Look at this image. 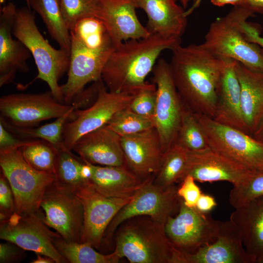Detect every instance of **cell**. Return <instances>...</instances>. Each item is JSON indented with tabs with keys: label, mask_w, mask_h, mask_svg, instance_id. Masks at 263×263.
<instances>
[{
	"label": "cell",
	"mask_w": 263,
	"mask_h": 263,
	"mask_svg": "<svg viewBox=\"0 0 263 263\" xmlns=\"http://www.w3.org/2000/svg\"><path fill=\"white\" fill-rule=\"evenodd\" d=\"M172 52L169 67L184 106L194 113L213 119L224 59L213 55L201 44H179Z\"/></svg>",
	"instance_id": "cell-1"
},
{
	"label": "cell",
	"mask_w": 263,
	"mask_h": 263,
	"mask_svg": "<svg viewBox=\"0 0 263 263\" xmlns=\"http://www.w3.org/2000/svg\"><path fill=\"white\" fill-rule=\"evenodd\" d=\"M70 33L68 78L61 89L64 103L71 105L87 84L101 79L104 66L115 47L103 23L96 17L80 19Z\"/></svg>",
	"instance_id": "cell-2"
},
{
	"label": "cell",
	"mask_w": 263,
	"mask_h": 263,
	"mask_svg": "<svg viewBox=\"0 0 263 263\" xmlns=\"http://www.w3.org/2000/svg\"><path fill=\"white\" fill-rule=\"evenodd\" d=\"M181 38H166L150 34L140 39H131L115 47L103 69L101 79L108 91L135 93L147 84L161 53L172 50Z\"/></svg>",
	"instance_id": "cell-3"
},
{
	"label": "cell",
	"mask_w": 263,
	"mask_h": 263,
	"mask_svg": "<svg viewBox=\"0 0 263 263\" xmlns=\"http://www.w3.org/2000/svg\"><path fill=\"white\" fill-rule=\"evenodd\" d=\"M164 225L149 216L125 220L114 233V251L131 263H171L175 248L166 236Z\"/></svg>",
	"instance_id": "cell-4"
},
{
	"label": "cell",
	"mask_w": 263,
	"mask_h": 263,
	"mask_svg": "<svg viewBox=\"0 0 263 263\" xmlns=\"http://www.w3.org/2000/svg\"><path fill=\"white\" fill-rule=\"evenodd\" d=\"M254 15L243 6H234L226 16L211 23L201 44L218 57L231 59L251 70L263 72L261 49L246 39L243 28L244 23Z\"/></svg>",
	"instance_id": "cell-5"
},
{
	"label": "cell",
	"mask_w": 263,
	"mask_h": 263,
	"mask_svg": "<svg viewBox=\"0 0 263 263\" xmlns=\"http://www.w3.org/2000/svg\"><path fill=\"white\" fill-rule=\"evenodd\" d=\"M13 35L27 48L34 59L38 74L34 80L45 82L55 98L64 103L58 81L68 72L70 54L60 48L55 49L44 38L29 7L17 8Z\"/></svg>",
	"instance_id": "cell-6"
},
{
	"label": "cell",
	"mask_w": 263,
	"mask_h": 263,
	"mask_svg": "<svg viewBox=\"0 0 263 263\" xmlns=\"http://www.w3.org/2000/svg\"><path fill=\"white\" fill-rule=\"evenodd\" d=\"M0 166L13 193L15 212L22 216L38 212L54 174L32 167L19 148L0 151Z\"/></svg>",
	"instance_id": "cell-7"
},
{
	"label": "cell",
	"mask_w": 263,
	"mask_h": 263,
	"mask_svg": "<svg viewBox=\"0 0 263 263\" xmlns=\"http://www.w3.org/2000/svg\"><path fill=\"white\" fill-rule=\"evenodd\" d=\"M194 114L211 149L251 170H263V143L239 129L202 114Z\"/></svg>",
	"instance_id": "cell-8"
},
{
	"label": "cell",
	"mask_w": 263,
	"mask_h": 263,
	"mask_svg": "<svg viewBox=\"0 0 263 263\" xmlns=\"http://www.w3.org/2000/svg\"><path fill=\"white\" fill-rule=\"evenodd\" d=\"M152 178L133 196L131 201L116 214L107 228L103 244L109 243L119 225L125 220L137 216H149L165 224L168 219L178 213L180 199L175 185L163 188Z\"/></svg>",
	"instance_id": "cell-9"
},
{
	"label": "cell",
	"mask_w": 263,
	"mask_h": 263,
	"mask_svg": "<svg viewBox=\"0 0 263 263\" xmlns=\"http://www.w3.org/2000/svg\"><path fill=\"white\" fill-rule=\"evenodd\" d=\"M136 92H112L103 83L94 103L87 108L75 110L72 119L65 123L60 149L72 151L81 137L106 125L117 112L128 107Z\"/></svg>",
	"instance_id": "cell-10"
},
{
	"label": "cell",
	"mask_w": 263,
	"mask_h": 263,
	"mask_svg": "<svg viewBox=\"0 0 263 263\" xmlns=\"http://www.w3.org/2000/svg\"><path fill=\"white\" fill-rule=\"evenodd\" d=\"M156 99L153 121L164 153L176 142L184 105L176 89L169 63L156 62L152 71Z\"/></svg>",
	"instance_id": "cell-11"
},
{
	"label": "cell",
	"mask_w": 263,
	"mask_h": 263,
	"mask_svg": "<svg viewBox=\"0 0 263 263\" xmlns=\"http://www.w3.org/2000/svg\"><path fill=\"white\" fill-rule=\"evenodd\" d=\"M75 107L57 100L50 91L36 94H11L0 98V119L14 126L35 127L57 118Z\"/></svg>",
	"instance_id": "cell-12"
},
{
	"label": "cell",
	"mask_w": 263,
	"mask_h": 263,
	"mask_svg": "<svg viewBox=\"0 0 263 263\" xmlns=\"http://www.w3.org/2000/svg\"><path fill=\"white\" fill-rule=\"evenodd\" d=\"M166 236L177 250L193 253L215 242L219 235V221L209 212L186 206L180 199L179 211L169 217L164 225Z\"/></svg>",
	"instance_id": "cell-13"
},
{
	"label": "cell",
	"mask_w": 263,
	"mask_h": 263,
	"mask_svg": "<svg viewBox=\"0 0 263 263\" xmlns=\"http://www.w3.org/2000/svg\"><path fill=\"white\" fill-rule=\"evenodd\" d=\"M44 217L39 210L24 216L15 212L8 220L0 223V238L25 250L50 257L56 263H69L54 244L55 239L60 235L49 229Z\"/></svg>",
	"instance_id": "cell-14"
},
{
	"label": "cell",
	"mask_w": 263,
	"mask_h": 263,
	"mask_svg": "<svg viewBox=\"0 0 263 263\" xmlns=\"http://www.w3.org/2000/svg\"><path fill=\"white\" fill-rule=\"evenodd\" d=\"M44 220L64 240L80 243L84 225L82 204L74 192L56 187L47 189L40 204Z\"/></svg>",
	"instance_id": "cell-15"
},
{
	"label": "cell",
	"mask_w": 263,
	"mask_h": 263,
	"mask_svg": "<svg viewBox=\"0 0 263 263\" xmlns=\"http://www.w3.org/2000/svg\"><path fill=\"white\" fill-rule=\"evenodd\" d=\"M75 194L84 209V225L80 243L99 249L103 244L108 225L133 196L128 198L106 197L98 192L90 182L81 186Z\"/></svg>",
	"instance_id": "cell-16"
},
{
	"label": "cell",
	"mask_w": 263,
	"mask_h": 263,
	"mask_svg": "<svg viewBox=\"0 0 263 263\" xmlns=\"http://www.w3.org/2000/svg\"><path fill=\"white\" fill-rule=\"evenodd\" d=\"M217 239L193 253L175 248L171 263H252L239 232L230 220L219 221Z\"/></svg>",
	"instance_id": "cell-17"
},
{
	"label": "cell",
	"mask_w": 263,
	"mask_h": 263,
	"mask_svg": "<svg viewBox=\"0 0 263 263\" xmlns=\"http://www.w3.org/2000/svg\"><path fill=\"white\" fill-rule=\"evenodd\" d=\"M188 151V159L185 177L190 175L195 181H226L236 187L245 183L256 171L249 169L209 147L200 151Z\"/></svg>",
	"instance_id": "cell-18"
},
{
	"label": "cell",
	"mask_w": 263,
	"mask_h": 263,
	"mask_svg": "<svg viewBox=\"0 0 263 263\" xmlns=\"http://www.w3.org/2000/svg\"><path fill=\"white\" fill-rule=\"evenodd\" d=\"M121 145L127 167L143 180L155 176L165 153L155 127L121 137Z\"/></svg>",
	"instance_id": "cell-19"
},
{
	"label": "cell",
	"mask_w": 263,
	"mask_h": 263,
	"mask_svg": "<svg viewBox=\"0 0 263 263\" xmlns=\"http://www.w3.org/2000/svg\"><path fill=\"white\" fill-rule=\"evenodd\" d=\"M17 8L12 2L0 8V87L14 80L17 72L29 70L27 60L31 54L20 40L13 38V26Z\"/></svg>",
	"instance_id": "cell-20"
},
{
	"label": "cell",
	"mask_w": 263,
	"mask_h": 263,
	"mask_svg": "<svg viewBox=\"0 0 263 263\" xmlns=\"http://www.w3.org/2000/svg\"><path fill=\"white\" fill-rule=\"evenodd\" d=\"M99 19L114 46L131 39H140L150 33L140 23L132 0H99Z\"/></svg>",
	"instance_id": "cell-21"
},
{
	"label": "cell",
	"mask_w": 263,
	"mask_h": 263,
	"mask_svg": "<svg viewBox=\"0 0 263 263\" xmlns=\"http://www.w3.org/2000/svg\"><path fill=\"white\" fill-rule=\"evenodd\" d=\"M72 151L76 153L82 161L93 165L127 167L121 137L106 125L81 137Z\"/></svg>",
	"instance_id": "cell-22"
},
{
	"label": "cell",
	"mask_w": 263,
	"mask_h": 263,
	"mask_svg": "<svg viewBox=\"0 0 263 263\" xmlns=\"http://www.w3.org/2000/svg\"><path fill=\"white\" fill-rule=\"evenodd\" d=\"M223 59L224 65L217 87V103L213 119L249 134L242 113L240 85L235 70L236 61Z\"/></svg>",
	"instance_id": "cell-23"
},
{
	"label": "cell",
	"mask_w": 263,
	"mask_h": 263,
	"mask_svg": "<svg viewBox=\"0 0 263 263\" xmlns=\"http://www.w3.org/2000/svg\"><path fill=\"white\" fill-rule=\"evenodd\" d=\"M177 0H132L136 8L147 15L150 34L166 38H180L187 26V16Z\"/></svg>",
	"instance_id": "cell-24"
},
{
	"label": "cell",
	"mask_w": 263,
	"mask_h": 263,
	"mask_svg": "<svg viewBox=\"0 0 263 263\" xmlns=\"http://www.w3.org/2000/svg\"><path fill=\"white\" fill-rule=\"evenodd\" d=\"M229 220L238 229L252 263H263V196L235 208Z\"/></svg>",
	"instance_id": "cell-25"
},
{
	"label": "cell",
	"mask_w": 263,
	"mask_h": 263,
	"mask_svg": "<svg viewBox=\"0 0 263 263\" xmlns=\"http://www.w3.org/2000/svg\"><path fill=\"white\" fill-rule=\"evenodd\" d=\"M92 166L93 173L90 183L98 192L108 197L128 198L132 197L155 177L143 180L125 166L93 164Z\"/></svg>",
	"instance_id": "cell-26"
},
{
	"label": "cell",
	"mask_w": 263,
	"mask_h": 263,
	"mask_svg": "<svg viewBox=\"0 0 263 263\" xmlns=\"http://www.w3.org/2000/svg\"><path fill=\"white\" fill-rule=\"evenodd\" d=\"M235 70L240 85L243 118L252 135L263 117V72L251 70L237 61Z\"/></svg>",
	"instance_id": "cell-27"
},
{
	"label": "cell",
	"mask_w": 263,
	"mask_h": 263,
	"mask_svg": "<svg viewBox=\"0 0 263 263\" xmlns=\"http://www.w3.org/2000/svg\"><path fill=\"white\" fill-rule=\"evenodd\" d=\"M28 7L40 16L51 38L70 54V30L63 18L60 0H28Z\"/></svg>",
	"instance_id": "cell-28"
},
{
	"label": "cell",
	"mask_w": 263,
	"mask_h": 263,
	"mask_svg": "<svg viewBox=\"0 0 263 263\" xmlns=\"http://www.w3.org/2000/svg\"><path fill=\"white\" fill-rule=\"evenodd\" d=\"M54 244L70 263H117L121 259L114 251L108 254H102L88 244L68 241L60 235L55 239Z\"/></svg>",
	"instance_id": "cell-29"
},
{
	"label": "cell",
	"mask_w": 263,
	"mask_h": 263,
	"mask_svg": "<svg viewBox=\"0 0 263 263\" xmlns=\"http://www.w3.org/2000/svg\"><path fill=\"white\" fill-rule=\"evenodd\" d=\"M82 162L80 158L73 154L72 151L58 149L54 173V185L60 189L75 193L81 186L88 183L84 182L79 175V167Z\"/></svg>",
	"instance_id": "cell-30"
},
{
	"label": "cell",
	"mask_w": 263,
	"mask_h": 263,
	"mask_svg": "<svg viewBox=\"0 0 263 263\" xmlns=\"http://www.w3.org/2000/svg\"><path fill=\"white\" fill-rule=\"evenodd\" d=\"M73 109L62 116L50 123L39 127H19L11 125L0 119L4 127L18 138L25 140L41 139L52 144L58 149H60L62 132L65 123L71 119Z\"/></svg>",
	"instance_id": "cell-31"
},
{
	"label": "cell",
	"mask_w": 263,
	"mask_h": 263,
	"mask_svg": "<svg viewBox=\"0 0 263 263\" xmlns=\"http://www.w3.org/2000/svg\"><path fill=\"white\" fill-rule=\"evenodd\" d=\"M188 159V151L174 144L165 154L160 169L154 183L163 188L174 185L185 176Z\"/></svg>",
	"instance_id": "cell-32"
},
{
	"label": "cell",
	"mask_w": 263,
	"mask_h": 263,
	"mask_svg": "<svg viewBox=\"0 0 263 263\" xmlns=\"http://www.w3.org/2000/svg\"><path fill=\"white\" fill-rule=\"evenodd\" d=\"M19 149L25 160L34 169L54 174L58 150L56 147L45 140L38 139L31 140Z\"/></svg>",
	"instance_id": "cell-33"
},
{
	"label": "cell",
	"mask_w": 263,
	"mask_h": 263,
	"mask_svg": "<svg viewBox=\"0 0 263 263\" xmlns=\"http://www.w3.org/2000/svg\"><path fill=\"white\" fill-rule=\"evenodd\" d=\"M175 143L191 151H200L209 147L194 113L185 106Z\"/></svg>",
	"instance_id": "cell-34"
},
{
	"label": "cell",
	"mask_w": 263,
	"mask_h": 263,
	"mask_svg": "<svg viewBox=\"0 0 263 263\" xmlns=\"http://www.w3.org/2000/svg\"><path fill=\"white\" fill-rule=\"evenodd\" d=\"M106 125L121 137L154 127L153 119L134 113L129 107L117 112Z\"/></svg>",
	"instance_id": "cell-35"
},
{
	"label": "cell",
	"mask_w": 263,
	"mask_h": 263,
	"mask_svg": "<svg viewBox=\"0 0 263 263\" xmlns=\"http://www.w3.org/2000/svg\"><path fill=\"white\" fill-rule=\"evenodd\" d=\"M60 3L63 18L69 30L81 19L88 17L99 19V0H60Z\"/></svg>",
	"instance_id": "cell-36"
},
{
	"label": "cell",
	"mask_w": 263,
	"mask_h": 263,
	"mask_svg": "<svg viewBox=\"0 0 263 263\" xmlns=\"http://www.w3.org/2000/svg\"><path fill=\"white\" fill-rule=\"evenodd\" d=\"M263 196V170L255 171L244 184L233 187L229 194V202L237 208Z\"/></svg>",
	"instance_id": "cell-37"
},
{
	"label": "cell",
	"mask_w": 263,
	"mask_h": 263,
	"mask_svg": "<svg viewBox=\"0 0 263 263\" xmlns=\"http://www.w3.org/2000/svg\"><path fill=\"white\" fill-rule=\"evenodd\" d=\"M156 99L155 85L147 82L136 93L129 108L134 113L153 119Z\"/></svg>",
	"instance_id": "cell-38"
},
{
	"label": "cell",
	"mask_w": 263,
	"mask_h": 263,
	"mask_svg": "<svg viewBox=\"0 0 263 263\" xmlns=\"http://www.w3.org/2000/svg\"><path fill=\"white\" fill-rule=\"evenodd\" d=\"M15 212L13 193L3 172L0 173V223L8 220Z\"/></svg>",
	"instance_id": "cell-39"
},
{
	"label": "cell",
	"mask_w": 263,
	"mask_h": 263,
	"mask_svg": "<svg viewBox=\"0 0 263 263\" xmlns=\"http://www.w3.org/2000/svg\"><path fill=\"white\" fill-rule=\"evenodd\" d=\"M177 188V194L182 198L185 205L189 207H195L198 199L202 192L190 175H187Z\"/></svg>",
	"instance_id": "cell-40"
},
{
	"label": "cell",
	"mask_w": 263,
	"mask_h": 263,
	"mask_svg": "<svg viewBox=\"0 0 263 263\" xmlns=\"http://www.w3.org/2000/svg\"><path fill=\"white\" fill-rule=\"evenodd\" d=\"M0 244V263H12L20 261L25 257V250L10 242Z\"/></svg>",
	"instance_id": "cell-41"
},
{
	"label": "cell",
	"mask_w": 263,
	"mask_h": 263,
	"mask_svg": "<svg viewBox=\"0 0 263 263\" xmlns=\"http://www.w3.org/2000/svg\"><path fill=\"white\" fill-rule=\"evenodd\" d=\"M31 140L18 138L7 130L0 122V151L20 148L28 144Z\"/></svg>",
	"instance_id": "cell-42"
},
{
	"label": "cell",
	"mask_w": 263,
	"mask_h": 263,
	"mask_svg": "<svg viewBox=\"0 0 263 263\" xmlns=\"http://www.w3.org/2000/svg\"><path fill=\"white\" fill-rule=\"evenodd\" d=\"M243 28L246 39L249 42L258 45L263 56V37L260 36L258 29L246 21L244 23Z\"/></svg>",
	"instance_id": "cell-43"
},
{
	"label": "cell",
	"mask_w": 263,
	"mask_h": 263,
	"mask_svg": "<svg viewBox=\"0 0 263 263\" xmlns=\"http://www.w3.org/2000/svg\"><path fill=\"white\" fill-rule=\"evenodd\" d=\"M216 206L217 203L214 197L202 193L197 201L195 207L201 212L208 213Z\"/></svg>",
	"instance_id": "cell-44"
},
{
	"label": "cell",
	"mask_w": 263,
	"mask_h": 263,
	"mask_svg": "<svg viewBox=\"0 0 263 263\" xmlns=\"http://www.w3.org/2000/svg\"><path fill=\"white\" fill-rule=\"evenodd\" d=\"M79 173L84 182L89 183L93 173L92 164L88 162L82 161L79 167Z\"/></svg>",
	"instance_id": "cell-45"
},
{
	"label": "cell",
	"mask_w": 263,
	"mask_h": 263,
	"mask_svg": "<svg viewBox=\"0 0 263 263\" xmlns=\"http://www.w3.org/2000/svg\"><path fill=\"white\" fill-rule=\"evenodd\" d=\"M243 6L254 14L255 13L263 15V0H244Z\"/></svg>",
	"instance_id": "cell-46"
},
{
	"label": "cell",
	"mask_w": 263,
	"mask_h": 263,
	"mask_svg": "<svg viewBox=\"0 0 263 263\" xmlns=\"http://www.w3.org/2000/svg\"><path fill=\"white\" fill-rule=\"evenodd\" d=\"M244 0H210L211 2L217 6H223L226 4H231L234 6L241 5Z\"/></svg>",
	"instance_id": "cell-47"
},
{
	"label": "cell",
	"mask_w": 263,
	"mask_h": 263,
	"mask_svg": "<svg viewBox=\"0 0 263 263\" xmlns=\"http://www.w3.org/2000/svg\"><path fill=\"white\" fill-rule=\"evenodd\" d=\"M252 136L256 140L263 144V117Z\"/></svg>",
	"instance_id": "cell-48"
},
{
	"label": "cell",
	"mask_w": 263,
	"mask_h": 263,
	"mask_svg": "<svg viewBox=\"0 0 263 263\" xmlns=\"http://www.w3.org/2000/svg\"><path fill=\"white\" fill-rule=\"evenodd\" d=\"M31 263H54L55 261L52 258L47 256L37 254V259L32 261Z\"/></svg>",
	"instance_id": "cell-49"
},
{
	"label": "cell",
	"mask_w": 263,
	"mask_h": 263,
	"mask_svg": "<svg viewBox=\"0 0 263 263\" xmlns=\"http://www.w3.org/2000/svg\"><path fill=\"white\" fill-rule=\"evenodd\" d=\"M201 0H197L193 4V6L187 11L188 14H190L195 7H196L199 4Z\"/></svg>",
	"instance_id": "cell-50"
},
{
	"label": "cell",
	"mask_w": 263,
	"mask_h": 263,
	"mask_svg": "<svg viewBox=\"0 0 263 263\" xmlns=\"http://www.w3.org/2000/svg\"><path fill=\"white\" fill-rule=\"evenodd\" d=\"M182 4L184 8H185L188 6L189 2L194 0H179Z\"/></svg>",
	"instance_id": "cell-51"
},
{
	"label": "cell",
	"mask_w": 263,
	"mask_h": 263,
	"mask_svg": "<svg viewBox=\"0 0 263 263\" xmlns=\"http://www.w3.org/2000/svg\"><path fill=\"white\" fill-rule=\"evenodd\" d=\"M9 0H0V7H1V6H3V5L5 4V2H6L7 1H8Z\"/></svg>",
	"instance_id": "cell-52"
},
{
	"label": "cell",
	"mask_w": 263,
	"mask_h": 263,
	"mask_svg": "<svg viewBox=\"0 0 263 263\" xmlns=\"http://www.w3.org/2000/svg\"><path fill=\"white\" fill-rule=\"evenodd\" d=\"M25 1H26V3H27V2H28V0H25Z\"/></svg>",
	"instance_id": "cell-53"
}]
</instances>
